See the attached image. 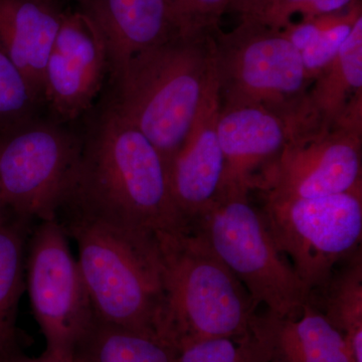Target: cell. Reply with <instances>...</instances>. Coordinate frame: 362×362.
Instances as JSON below:
<instances>
[{
  "label": "cell",
  "instance_id": "cell-1",
  "mask_svg": "<svg viewBox=\"0 0 362 362\" xmlns=\"http://www.w3.org/2000/svg\"><path fill=\"white\" fill-rule=\"evenodd\" d=\"M159 237L190 226L169 187L165 161L151 142L109 103L83 139L71 194L59 209Z\"/></svg>",
  "mask_w": 362,
  "mask_h": 362
},
{
  "label": "cell",
  "instance_id": "cell-2",
  "mask_svg": "<svg viewBox=\"0 0 362 362\" xmlns=\"http://www.w3.org/2000/svg\"><path fill=\"white\" fill-rule=\"evenodd\" d=\"M214 82L213 33L176 35L128 64L113 82L111 103L168 166Z\"/></svg>",
  "mask_w": 362,
  "mask_h": 362
},
{
  "label": "cell",
  "instance_id": "cell-3",
  "mask_svg": "<svg viewBox=\"0 0 362 362\" xmlns=\"http://www.w3.org/2000/svg\"><path fill=\"white\" fill-rule=\"evenodd\" d=\"M157 242L164 288L161 339L177 349L256 328V305L199 228L161 235Z\"/></svg>",
  "mask_w": 362,
  "mask_h": 362
},
{
  "label": "cell",
  "instance_id": "cell-4",
  "mask_svg": "<svg viewBox=\"0 0 362 362\" xmlns=\"http://www.w3.org/2000/svg\"><path fill=\"white\" fill-rule=\"evenodd\" d=\"M56 221L77 243L95 318L160 338L164 288L156 238L82 216Z\"/></svg>",
  "mask_w": 362,
  "mask_h": 362
},
{
  "label": "cell",
  "instance_id": "cell-5",
  "mask_svg": "<svg viewBox=\"0 0 362 362\" xmlns=\"http://www.w3.org/2000/svg\"><path fill=\"white\" fill-rule=\"evenodd\" d=\"M213 35L221 107H264L295 129L303 120L311 82L284 33L242 18L232 32L218 28Z\"/></svg>",
  "mask_w": 362,
  "mask_h": 362
},
{
  "label": "cell",
  "instance_id": "cell-6",
  "mask_svg": "<svg viewBox=\"0 0 362 362\" xmlns=\"http://www.w3.org/2000/svg\"><path fill=\"white\" fill-rule=\"evenodd\" d=\"M246 288L257 308L287 318L299 315L311 295L279 249L249 195L220 194L194 226Z\"/></svg>",
  "mask_w": 362,
  "mask_h": 362
},
{
  "label": "cell",
  "instance_id": "cell-7",
  "mask_svg": "<svg viewBox=\"0 0 362 362\" xmlns=\"http://www.w3.org/2000/svg\"><path fill=\"white\" fill-rule=\"evenodd\" d=\"M83 139L37 117L0 132V194L7 211L56 220L77 177Z\"/></svg>",
  "mask_w": 362,
  "mask_h": 362
},
{
  "label": "cell",
  "instance_id": "cell-8",
  "mask_svg": "<svg viewBox=\"0 0 362 362\" xmlns=\"http://www.w3.org/2000/svg\"><path fill=\"white\" fill-rule=\"evenodd\" d=\"M262 214L311 297L322 291L337 265L361 249L362 188L317 199L265 195Z\"/></svg>",
  "mask_w": 362,
  "mask_h": 362
},
{
  "label": "cell",
  "instance_id": "cell-9",
  "mask_svg": "<svg viewBox=\"0 0 362 362\" xmlns=\"http://www.w3.org/2000/svg\"><path fill=\"white\" fill-rule=\"evenodd\" d=\"M25 288L44 335L42 356L73 361L95 322V314L68 235L56 220L40 221L30 240Z\"/></svg>",
  "mask_w": 362,
  "mask_h": 362
},
{
  "label": "cell",
  "instance_id": "cell-10",
  "mask_svg": "<svg viewBox=\"0 0 362 362\" xmlns=\"http://www.w3.org/2000/svg\"><path fill=\"white\" fill-rule=\"evenodd\" d=\"M259 189L268 197L317 199L362 188V107L327 127L290 136Z\"/></svg>",
  "mask_w": 362,
  "mask_h": 362
},
{
  "label": "cell",
  "instance_id": "cell-11",
  "mask_svg": "<svg viewBox=\"0 0 362 362\" xmlns=\"http://www.w3.org/2000/svg\"><path fill=\"white\" fill-rule=\"evenodd\" d=\"M108 54L96 28L80 9L64 13L45 69L44 104L54 120H77L92 108L107 76Z\"/></svg>",
  "mask_w": 362,
  "mask_h": 362
},
{
  "label": "cell",
  "instance_id": "cell-12",
  "mask_svg": "<svg viewBox=\"0 0 362 362\" xmlns=\"http://www.w3.org/2000/svg\"><path fill=\"white\" fill-rule=\"evenodd\" d=\"M216 129L225 160L220 194L258 188L291 135L285 119L259 106L221 107Z\"/></svg>",
  "mask_w": 362,
  "mask_h": 362
},
{
  "label": "cell",
  "instance_id": "cell-13",
  "mask_svg": "<svg viewBox=\"0 0 362 362\" xmlns=\"http://www.w3.org/2000/svg\"><path fill=\"white\" fill-rule=\"evenodd\" d=\"M220 109L216 78L187 139L168 166L173 202L189 226L220 194L225 163L216 129Z\"/></svg>",
  "mask_w": 362,
  "mask_h": 362
},
{
  "label": "cell",
  "instance_id": "cell-14",
  "mask_svg": "<svg viewBox=\"0 0 362 362\" xmlns=\"http://www.w3.org/2000/svg\"><path fill=\"white\" fill-rule=\"evenodd\" d=\"M78 6L103 40L112 82L138 54L183 35L173 0H83Z\"/></svg>",
  "mask_w": 362,
  "mask_h": 362
},
{
  "label": "cell",
  "instance_id": "cell-15",
  "mask_svg": "<svg viewBox=\"0 0 362 362\" xmlns=\"http://www.w3.org/2000/svg\"><path fill=\"white\" fill-rule=\"evenodd\" d=\"M63 14L49 0H0V47L42 104L45 65Z\"/></svg>",
  "mask_w": 362,
  "mask_h": 362
},
{
  "label": "cell",
  "instance_id": "cell-16",
  "mask_svg": "<svg viewBox=\"0 0 362 362\" xmlns=\"http://www.w3.org/2000/svg\"><path fill=\"white\" fill-rule=\"evenodd\" d=\"M362 102V16L335 59L311 83L297 131L327 127Z\"/></svg>",
  "mask_w": 362,
  "mask_h": 362
},
{
  "label": "cell",
  "instance_id": "cell-17",
  "mask_svg": "<svg viewBox=\"0 0 362 362\" xmlns=\"http://www.w3.org/2000/svg\"><path fill=\"white\" fill-rule=\"evenodd\" d=\"M264 318L271 339L269 362H352L342 333L311 301L299 315Z\"/></svg>",
  "mask_w": 362,
  "mask_h": 362
},
{
  "label": "cell",
  "instance_id": "cell-18",
  "mask_svg": "<svg viewBox=\"0 0 362 362\" xmlns=\"http://www.w3.org/2000/svg\"><path fill=\"white\" fill-rule=\"evenodd\" d=\"M28 223L16 216L0 223V362L18 354L16 319L25 290Z\"/></svg>",
  "mask_w": 362,
  "mask_h": 362
},
{
  "label": "cell",
  "instance_id": "cell-19",
  "mask_svg": "<svg viewBox=\"0 0 362 362\" xmlns=\"http://www.w3.org/2000/svg\"><path fill=\"white\" fill-rule=\"evenodd\" d=\"M362 16L361 0L339 13L291 23L283 33L299 51L310 82L337 56L356 21Z\"/></svg>",
  "mask_w": 362,
  "mask_h": 362
},
{
  "label": "cell",
  "instance_id": "cell-20",
  "mask_svg": "<svg viewBox=\"0 0 362 362\" xmlns=\"http://www.w3.org/2000/svg\"><path fill=\"white\" fill-rule=\"evenodd\" d=\"M335 269L323 288L324 310L342 333L352 362H362V256L361 249Z\"/></svg>",
  "mask_w": 362,
  "mask_h": 362
},
{
  "label": "cell",
  "instance_id": "cell-21",
  "mask_svg": "<svg viewBox=\"0 0 362 362\" xmlns=\"http://www.w3.org/2000/svg\"><path fill=\"white\" fill-rule=\"evenodd\" d=\"M78 356L88 362H177L175 347L161 338L96 318Z\"/></svg>",
  "mask_w": 362,
  "mask_h": 362
},
{
  "label": "cell",
  "instance_id": "cell-22",
  "mask_svg": "<svg viewBox=\"0 0 362 362\" xmlns=\"http://www.w3.org/2000/svg\"><path fill=\"white\" fill-rule=\"evenodd\" d=\"M177 362H269L271 339L264 316L256 328L238 337H216L176 349Z\"/></svg>",
  "mask_w": 362,
  "mask_h": 362
},
{
  "label": "cell",
  "instance_id": "cell-23",
  "mask_svg": "<svg viewBox=\"0 0 362 362\" xmlns=\"http://www.w3.org/2000/svg\"><path fill=\"white\" fill-rule=\"evenodd\" d=\"M40 104L42 100L0 47V132L35 117Z\"/></svg>",
  "mask_w": 362,
  "mask_h": 362
},
{
  "label": "cell",
  "instance_id": "cell-24",
  "mask_svg": "<svg viewBox=\"0 0 362 362\" xmlns=\"http://www.w3.org/2000/svg\"><path fill=\"white\" fill-rule=\"evenodd\" d=\"M356 1L358 0H268L254 16L242 18L282 30L292 23L295 14H301L303 18H316L339 13Z\"/></svg>",
  "mask_w": 362,
  "mask_h": 362
},
{
  "label": "cell",
  "instance_id": "cell-25",
  "mask_svg": "<svg viewBox=\"0 0 362 362\" xmlns=\"http://www.w3.org/2000/svg\"><path fill=\"white\" fill-rule=\"evenodd\" d=\"M181 33L194 35L218 30L223 14L232 7L233 0H173Z\"/></svg>",
  "mask_w": 362,
  "mask_h": 362
},
{
  "label": "cell",
  "instance_id": "cell-26",
  "mask_svg": "<svg viewBox=\"0 0 362 362\" xmlns=\"http://www.w3.org/2000/svg\"><path fill=\"white\" fill-rule=\"evenodd\" d=\"M268 0H233L232 7L239 11L242 18L254 16Z\"/></svg>",
  "mask_w": 362,
  "mask_h": 362
},
{
  "label": "cell",
  "instance_id": "cell-27",
  "mask_svg": "<svg viewBox=\"0 0 362 362\" xmlns=\"http://www.w3.org/2000/svg\"><path fill=\"white\" fill-rule=\"evenodd\" d=\"M4 362H88L86 359L83 358V357H77L75 361H56V359L49 358V357H45L44 356L37 357V358H30V357H26L25 356H21V354H18L16 356L9 357L8 359L4 361Z\"/></svg>",
  "mask_w": 362,
  "mask_h": 362
},
{
  "label": "cell",
  "instance_id": "cell-28",
  "mask_svg": "<svg viewBox=\"0 0 362 362\" xmlns=\"http://www.w3.org/2000/svg\"><path fill=\"white\" fill-rule=\"evenodd\" d=\"M8 213L9 211H7L4 199H2L1 194H0V223L6 220L7 216H8Z\"/></svg>",
  "mask_w": 362,
  "mask_h": 362
},
{
  "label": "cell",
  "instance_id": "cell-29",
  "mask_svg": "<svg viewBox=\"0 0 362 362\" xmlns=\"http://www.w3.org/2000/svg\"><path fill=\"white\" fill-rule=\"evenodd\" d=\"M49 1L54 2V4H58V2L62 1V0H49ZM75 1H78V4H80V2H82L83 0H75Z\"/></svg>",
  "mask_w": 362,
  "mask_h": 362
}]
</instances>
